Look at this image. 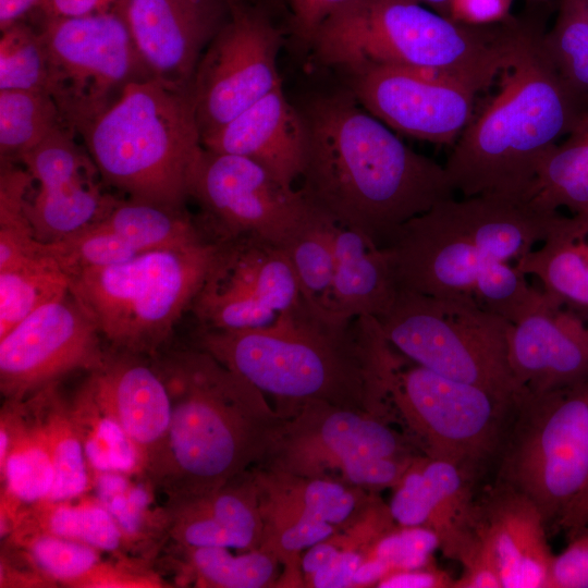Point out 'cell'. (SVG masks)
<instances>
[{
	"instance_id": "22",
	"label": "cell",
	"mask_w": 588,
	"mask_h": 588,
	"mask_svg": "<svg viewBox=\"0 0 588 588\" xmlns=\"http://www.w3.org/2000/svg\"><path fill=\"white\" fill-rule=\"evenodd\" d=\"M547 528L529 498L495 481L475 500L469 538L462 553L474 551L487 561L502 588H548L554 555Z\"/></svg>"
},
{
	"instance_id": "45",
	"label": "cell",
	"mask_w": 588,
	"mask_h": 588,
	"mask_svg": "<svg viewBox=\"0 0 588 588\" xmlns=\"http://www.w3.org/2000/svg\"><path fill=\"white\" fill-rule=\"evenodd\" d=\"M439 548L440 539L432 530L395 524L370 546L366 558L383 561L392 573L433 563L432 553Z\"/></svg>"
},
{
	"instance_id": "54",
	"label": "cell",
	"mask_w": 588,
	"mask_h": 588,
	"mask_svg": "<svg viewBox=\"0 0 588 588\" xmlns=\"http://www.w3.org/2000/svg\"><path fill=\"white\" fill-rule=\"evenodd\" d=\"M555 525L566 531L569 540L588 527V482L563 512Z\"/></svg>"
},
{
	"instance_id": "48",
	"label": "cell",
	"mask_w": 588,
	"mask_h": 588,
	"mask_svg": "<svg viewBox=\"0 0 588 588\" xmlns=\"http://www.w3.org/2000/svg\"><path fill=\"white\" fill-rule=\"evenodd\" d=\"M1 588H54L57 585L41 574L16 547L1 541Z\"/></svg>"
},
{
	"instance_id": "12",
	"label": "cell",
	"mask_w": 588,
	"mask_h": 588,
	"mask_svg": "<svg viewBox=\"0 0 588 588\" xmlns=\"http://www.w3.org/2000/svg\"><path fill=\"white\" fill-rule=\"evenodd\" d=\"M407 362L390 344L380 376L411 440L424 455L453 463L476 479L495 461L516 402Z\"/></svg>"
},
{
	"instance_id": "37",
	"label": "cell",
	"mask_w": 588,
	"mask_h": 588,
	"mask_svg": "<svg viewBox=\"0 0 588 588\" xmlns=\"http://www.w3.org/2000/svg\"><path fill=\"white\" fill-rule=\"evenodd\" d=\"M530 199L551 211L588 213V109L543 159Z\"/></svg>"
},
{
	"instance_id": "30",
	"label": "cell",
	"mask_w": 588,
	"mask_h": 588,
	"mask_svg": "<svg viewBox=\"0 0 588 588\" xmlns=\"http://www.w3.org/2000/svg\"><path fill=\"white\" fill-rule=\"evenodd\" d=\"M539 279L542 291L588 317V213L562 215L549 236L514 265Z\"/></svg>"
},
{
	"instance_id": "23",
	"label": "cell",
	"mask_w": 588,
	"mask_h": 588,
	"mask_svg": "<svg viewBox=\"0 0 588 588\" xmlns=\"http://www.w3.org/2000/svg\"><path fill=\"white\" fill-rule=\"evenodd\" d=\"M544 295L536 309L512 323L509 333L513 372L535 393L588 380L587 320Z\"/></svg>"
},
{
	"instance_id": "36",
	"label": "cell",
	"mask_w": 588,
	"mask_h": 588,
	"mask_svg": "<svg viewBox=\"0 0 588 588\" xmlns=\"http://www.w3.org/2000/svg\"><path fill=\"white\" fill-rule=\"evenodd\" d=\"M66 399L90 476L103 471L145 474L137 449L100 405L88 377Z\"/></svg>"
},
{
	"instance_id": "34",
	"label": "cell",
	"mask_w": 588,
	"mask_h": 588,
	"mask_svg": "<svg viewBox=\"0 0 588 588\" xmlns=\"http://www.w3.org/2000/svg\"><path fill=\"white\" fill-rule=\"evenodd\" d=\"M15 526L78 541L115 558H134L111 514L89 492L72 499L33 503L20 513Z\"/></svg>"
},
{
	"instance_id": "43",
	"label": "cell",
	"mask_w": 588,
	"mask_h": 588,
	"mask_svg": "<svg viewBox=\"0 0 588 588\" xmlns=\"http://www.w3.org/2000/svg\"><path fill=\"white\" fill-rule=\"evenodd\" d=\"M48 56L40 29L22 20L1 30L0 90L48 93Z\"/></svg>"
},
{
	"instance_id": "21",
	"label": "cell",
	"mask_w": 588,
	"mask_h": 588,
	"mask_svg": "<svg viewBox=\"0 0 588 588\" xmlns=\"http://www.w3.org/2000/svg\"><path fill=\"white\" fill-rule=\"evenodd\" d=\"M134 42L166 86L189 91L197 64L230 15L225 0H121Z\"/></svg>"
},
{
	"instance_id": "10",
	"label": "cell",
	"mask_w": 588,
	"mask_h": 588,
	"mask_svg": "<svg viewBox=\"0 0 588 588\" xmlns=\"http://www.w3.org/2000/svg\"><path fill=\"white\" fill-rule=\"evenodd\" d=\"M384 416L388 413L305 403L281 417L260 461L262 469L363 489L394 488L412 464L408 456L418 454L411 438Z\"/></svg>"
},
{
	"instance_id": "13",
	"label": "cell",
	"mask_w": 588,
	"mask_h": 588,
	"mask_svg": "<svg viewBox=\"0 0 588 588\" xmlns=\"http://www.w3.org/2000/svg\"><path fill=\"white\" fill-rule=\"evenodd\" d=\"M39 29L48 56V93L64 125L77 135L128 85L155 78L117 4L87 15L42 17Z\"/></svg>"
},
{
	"instance_id": "32",
	"label": "cell",
	"mask_w": 588,
	"mask_h": 588,
	"mask_svg": "<svg viewBox=\"0 0 588 588\" xmlns=\"http://www.w3.org/2000/svg\"><path fill=\"white\" fill-rule=\"evenodd\" d=\"M93 491L115 520L132 556L155 565L168 543L169 514L146 474L117 471L91 475Z\"/></svg>"
},
{
	"instance_id": "39",
	"label": "cell",
	"mask_w": 588,
	"mask_h": 588,
	"mask_svg": "<svg viewBox=\"0 0 588 588\" xmlns=\"http://www.w3.org/2000/svg\"><path fill=\"white\" fill-rule=\"evenodd\" d=\"M61 126L65 125L56 101L48 93L1 89V164L21 162L24 155Z\"/></svg>"
},
{
	"instance_id": "11",
	"label": "cell",
	"mask_w": 588,
	"mask_h": 588,
	"mask_svg": "<svg viewBox=\"0 0 588 588\" xmlns=\"http://www.w3.org/2000/svg\"><path fill=\"white\" fill-rule=\"evenodd\" d=\"M495 481L529 498L547 526L588 482V380L516 402L498 455Z\"/></svg>"
},
{
	"instance_id": "5",
	"label": "cell",
	"mask_w": 588,
	"mask_h": 588,
	"mask_svg": "<svg viewBox=\"0 0 588 588\" xmlns=\"http://www.w3.org/2000/svg\"><path fill=\"white\" fill-rule=\"evenodd\" d=\"M561 217L531 199L453 197L403 223L382 248L397 290L474 299L491 270L541 244Z\"/></svg>"
},
{
	"instance_id": "46",
	"label": "cell",
	"mask_w": 588,
	"mask_h": 588,
	"mask_svg": "<svg viewBox=\"0 0 588 588\" xmlns=\"http://www.w3.org/2000/svg\"><path fill=\"white\" fill-rule=\"evenodd\" d=\"M155 565L135 558L101 560L71 588H169Z\"/></svg>"
},
{
	"instance_id": "60",
	"label": "cell",
	"mask_w": 588,
	"mask_h": 588,
	"mask_svg": "<svg viewBox=\"0 0 588 588\" xmlns=\"http://www.w3.org/2000/svg\"><path fill=\"white\" fill-rule=\"evenodd\" d=\"M225 1L229 3V5H232V4H234V3L238 2V1H242V0H225Z\"/></svg>"
},
{
	"instance_id": "47",
	"label": "cell",
	"mask_w": 588,
	"mask_h": 588,
	"mask_svg": "<svg viewBox=\"0 0 588 588\" xmlns=\"http://www.w3.org/2000/svg\"><path fill=\"white\" fill-rule=\"evenodd\" d=\"M548 588H588V536L569 540L560 554L554 555Z\"/></svg>"
},
{
	"instance_id": "33",
	"label": "cell",
	"mask_w": 588,
	"mask_h": 588,
	"mask_svg": "<svg viewBox=\"0 0 588 588\" xmlns=\"http://www.w3.org/2000/svg\"><path fill=\"white\" fill-rule=\"evenodd\" d=\"M59 383L49 384L24 400L42 431L53 462L54 483L46 499L49 501L72 499L93 490L82 441Z\"/></svg>"
},
{
	"instance_id": "38",
	"label": "cell",
	"mask_w": 588,
	"mask_h": 588,
	"mask_svg": "<svg viewBox=\"0 0 588 588\" xmlns=\"http://www.w3.org/2000/svg\"><path fill=\"white\" fill-rule=\"evenodd\" d=\"M69 292L70 277L48 244L45 254L0 268V338L33 311Z\"/></svg>"
},
{
	"instance_id": "59",
	"label": "cell",
	"mask_w": 588,
	"mask_h": 588,
	"mask_svg": "<svg viewBox=\"0 0 588 588\" xmlns=\"http://www.w3.org/2000/svg\"><path fill=\"white\" fill-rule=\"evenodd\" d=\"M261 4H264L266 8L270 7L273 9H277L281 5L282 0H259Z\"/></svg>"
},
{
	"instance_id": "27",
	"label": "cell",
	"mask_w": 588,
	"mask_h": 588,
	"mask_svg": "<svg viewBox=\"0 0 588 588\" xmlns=\"http://www.w3.org/2000/svg\"><path fill=\"white\" fill-rule=\"evenodd\" d=\"M164 504L168 542L245 551L261 547L264 519L254 473L247 470L216 490Z\"/></svg>"
},
{
	"instance_id": "25",
	"label": "cell",
	"mask_w": 588,
	"mask_h": 588,
	"mask_svg": "<svg viewBox=\"0 0 588 588\" xmlns=\"http://www.w3.org/2000/svg\"><path fill=\"white\" fill-rule=\"evenodd\" d=\"M475 481L453 463L419 454L394 487L390 514L397 525L436 532L445 556L457 561L469 538Z\"/></svg>"
},
{
	"instance_id": "1",
	"label": "cell",
	"mask_w": 588,
	"mask_h": 588,
	"mask_svg": "<svg viewBox=\"0 0 588 588\" xmlns=\"http://www.w3.org/2000/svg\"><path fill=\"white\" fill-rule=\"evenodd\" d=\"M298 109L306 134L299 189L336 224L383 247L403 223L453 198L445 168L406 146L350 89Z\"/></svg>"
},
{
	"instance_id": "6",
	"label": "cell",
	"mask_w": 588,
	"mask_h": 588,
	"mask_svg": "<svg viewBox=\"0 0 588 588\" xmlns=\"http://www.w3.org/2000/svg\"><path fill=\"white\" fill-rule=\"evenodd\" d=\"M515 20L471 26L417 0H347L316 33V59L343 72L372 63L431 71L476 93L495 81L506 60Z\"/></svg>"
},
{
	"instance_id": "7",
	"label": "cell",
	"mask_w": 588,
	"mask_h": 588,
	"mask_svg": "<svg viewBox=\"0 0 588 588\" xmlns=\"http://www.w3.org/2000/svg\"><path fill=\"white\" fill-rule=\"evenodd\" d=\"M78 135L107 185L131 198L185 208L203 148L189 91L156 78L133 83Z\"/></svg>"
},
{
	"instance_id": "51",
	"label": "cell",
	"mask_w": 588,
	"mask_h": 588,
	"mask_svg": "<svg viewBox=\"0 0 588 588\" xmlns=\"http://www.w3.org/2000/svg\"><path fill=\"white\" fill-rule=\"evenodd\" d=\"M513 0H450V19L471 26H488L504 22Z\"/></svg>"
},
{
	"instance_id": "16",
	"label": "cell",
	"mask_w": 588,
	"mask_h": 588,
	"mask_svg": "<svg viewBox=\"0 0 588 588\" xmlns=\"http://www.w3.org/2000/svg\"><path fill=\"white\" fill-rule=\"evenodd\" d=\"M301 299L284 247L243 236L220 240L215 262L189 310L200 329H259Z\"/></svg>"
},
{
	"instance_id": "20",
	"label": "cell",
	"mask_w": 588,
	"mask_h": 588,
	"mask_svg": "<svg viewBox=\"0 0 588 588\" xmlns=\"http://www.w3.org/2000/svg\"><path fill=\"white\" fill-rule=\"evenodd\" d=\"M66 126L50 133L21 160L37 181L27 213L36 237L59 241L101 220L117 203L97 180L99 171Z\"/></svg>"
},
{
	"instance_id": "19",
	"label": "cell",
	"mask_w": 588,
	"mask_h": 588,
	"mask_svg": "<svg viewBox=\"0 0 588 588\" xmlns=\"http://www.w3.org/2000/svg\"><path fill=\"white\" fill-rule=\"evenodd\" d=\"M264 519L260 549L294 564L298 553L354 525L376 502L363 488L267 469L254 473Z\"/></svg>"
},
{
	"instance_id": "57",
	"label": "cell",
	"mask_w": 588,
	"mask_h": 588,
	"mask_svg": "<svg viewBox=\"0 0 588 588\" xmlns=\"http://www.w3.org/2000/svg\"><path fill=\"white\" fill-rule=\"evenodd\" d=\"M390 573V567L383 561L376 558H366L353 576L352 587H365L377 584Z\"/></svg>"
},
{
	"instance_id": "55",
	"label": "cell",
	"mask_w": 588,
	"mask_h": 588,
	"mask_svg": "<svg viewBox=\"0 0 588 588\" xmlns=\"http://www.w3.org/2000/svg\"><path fill=\"white\" fill-rule=\"evenodd\" d=\"M330 539L331 538L311 546L301 559V568L305 574V577L315 574L332 563L343 550L344 544L340 541L334 542Z\"/></svg>"
},
{
	"instance_id": "24",
	"label": "cell",
	"mask_w": 588,
	"mask_h": 588,
	"mask_svg": "<svg viewBox=\"0 0 588 588\" xmlns=\"http://www.w3.org/2000/svg\"><path fill=\"white\" fill-rule=\"evenodd\" d=\"M87 373L98 402L131 439L147 474L171 420L169 392L151 356L109 347L102 364Z\"/></svg>"
},
{
	"instance_id": "28",
	"label": "cell",
	"mask_w": 588,
	"mask_h": 588,
	"mask_svg": "<svg viewBox=\"0 0 588 588\" xmlns=\"http://www.w3.org/2000/svg\"><path fill=\"white\" fill-rule=\"evenodd\" d=\"M0 537L20 513L46 500L54 483L52 457L24 400H3L0 411Z\"/></svg>"
},
{
	"instance_id": "41",
	"label": "cell",
	"mask_w": 588,
	"mask_h": 588,
	"mask_svg": "<svg viewBox=\"0 0 588 588\" xmlns=\"http://www.w3.org/2000/svg\"><path fill=\"white\" fill-rule=\"evenodd\" d=\"M1 541L20 549L57 587L71 588L102 560V552L94 547L21 526L13 527Z\"/></svg>"
},
{
	"instance_id": "15",
	"label": "cell",
	"mask_w": 588,
	"mask_h": 588,
	"mask_svg": "<svg viewBox=\"0 0 588 588\" xmlns=\"http://www.w3.org/2000/svg\"><path fill=\"white\" fill-rule=\"evenodd\" d=\"M200 222L219 240L254 236L284 247L308 218L301 189L286 186L259 163L201 148L188 179Z\"/></svg>"
},
{
	"instance_id": "14",
	"label": "cell",
	"mask_w": 588,
	"mask_h": 588,
	"mask_svg": "<svg viewBox=\"0 0 588 588\" xmlns=\"http://www.w3.org/2000/svg\"><path fill=\"white\" fill-rule=\"evenodd\" d=\"M281 44L282 34L264 4L242 0L230 5L189 86L200 139L282 85Z\"/></svg>"
},
{
	"instance_id": "44",
	"label": "cell",
	"mask_w": 588,
	"mask_h": 588,
	"mask_svg": "<svg viewBox=\"0 0 588 588\" xmlns=\"http://www.w3.org/2000/svg\"><path fill=\"white\" fill-rule=\"evenodd\" d=\"M47 244L70 278L83 270L121 264L140 254L98 223Z\"/></svg>"
},
{
	"instance_id": "26",
	"label": "cell",
	"mask_w": 588,
	"mask_h": 588,
	"mask_svg": "<svg viewBox=\"0 0 588 588\" xmlns=\"http://www.w3.org/2000/svg\"><path fill=\"white\" fill-rule=\"evenodd\" d=\"M205 149L248 158L286 186L301 177L306 134L282 85L201 139Z\"/></svg>"
},
{
	"instance_id": "42",
	"label": "cell",
	"mask_w": 588,
	"mask_h": 588,
	"mask_svg": "<svg viewBox=\"0 0 588 588\" xmlns=\"http://www.w3.org/2000/svg\"><path fill=\"white\" fill-rule=\"evenodd\" d=\"M542 42L563 79L588 99V0H560L556 20Z\"/></svg>"
},
{
	"instance_id": "50",
	"label": "cell",
	"mask_w": 588,
	"mask_h": 588,
	"mask_svg": "<svg viewBox=\"0 0 588 588\" xmlns=\"http://www.w3.org/2000/svg\"><path fill=\"white\" fill-rule=\"evenodd\" d=\"M369 546L365 543L346 542L336 559L305 578L307 587L344 588L352 587L353 576L357 567L367 556Z\"/></svg>"
},
{
	"instance_id": "2",
	"label": "cell",
	"mask_w": 588,
	"mask_h": 588,
	"mask_svg": "<svg viewBox=\"0 0 588 588\" xmlns=\"http://www.w3.org/2000/svg\"><path fill=\"white\" fill-rule=\"evenodd\" d=\"M376 318L343 320L303 297L270 326L199 329L195 346L275 399L284 416L308 402L388 413Z\"/></svg>"
},
{
	"instance_id": "4",
	"label": "cell",
	"mask_w": 588,
	"mask_h": 588,
	"mask_svg": "<svg viewBox=\"0 0 588 588\" xmlns=\"http://www.w3.org/2000/svg\"><path fill=\"white\" fill-rule=\"evenodd\" d=\"M151 358L171 420L146 475L166 502L216 490L260 463L281 419L262 392L196 346L164 347Z\"/></svg>"
},
{
	"instance_id": "3",
	"label": "cell",
	"mask_w": 588,
	"mask_h": 588,
	"mask_svg": "<svg viewBox=\"0 0 588 588\" xmlns=\"http://www.w3.org/2000/svg\"><path fill=\"white\" fill-rule=\"evenodd\" d=\"M539 22L520 19L498 93L473 117L444 166L464 197L530 199L546 156L588 109L548 57Z\"/></svg>"
},
{
	"instance_id": "29",
	"label": "cell",
	"mask_w": 588,
	"mask_h": 588,
	"mask_svg": "<svg viewBox=\"0 0 588 588\" xmlns=\"http://www.w3.org/2000/svg\"><path fill=\"white\" fill-rule=\"evenodd\" d=\"M397 293L387 253L358 231L336 224L329 311L343 319H378Z\"/></svg>"
},
{
	"instance_id": "61",
	"label": "cell",
	"mask_w": 588,
	"mask_h": 588,
	"mask_svg": "<svg viewBox=\"0 0 588 588\" xmlns=\"http://www.w3.org/2000/svg\"><path fill=\"white\" fill-rule=\"evenodd\" d=\"M581 534H585V535L588 536V527H587L586 529H584L579 535H581ZM574 538H575V537H574Z\"/></svg>"
},
{
	"instance_id": "53",
	"label": "cell",
	"mask_w": 588,
	"mask_h": 588,
	"mask_svg": "<svg viewBox=\"0 0 588 588\" xmlns=\"http://www.w3.org/2000/svg\"><path fill=\"white\" fill-rule=\"evenodd\" d=\"M111 0H41L39 13L45 19L81 16L110 10Z\"/></svg>"
},
{
	"instance_id": "9",
	"label": "cell",
	"mask_w": 588,
	"mask_h": 588,
	"mask_svg": "<svg viewBox=\"0 0 588 588\" xmlns=\"http://www.w3.org/2000/svg\"><path fill=\"white\" fill-rule=\"evenodd\" d=\"M403 356L446 378L515 403L526 390L509 358L512 322L466 297H433L397 290L377 319Z\"/></svg>"
},
{
	"instance_id": "31",
	"label": "cell",
	"mask_w": 588,
	"mask_h": 588,
	"mask_svg": "<svg viewBox=\"0 0 588 588\" xmlns=\"http://www.w3.org/2000/svg\"><path fill=\"white\" fill-rule=\"evenodd\" d=\"M279 558L257 549L235 555L223 547H188L168 542L156 569L172 577L173 587L195 584L215 588H262L275 584Z\"/></svg>"
},
{
	"instance_id": "35",
	"label": "cell",
	"mask_w": 588,
	"mask_h": 588,
	"mask_svg": "<svg viewBox=\"0 0 588 588\" xmlns=\"http://www.w3.org/2000/svg\"><path fill=\"white\" fill-rule=\"evenodd\" d=\"M96 223L113 232L136 252L180 247L197 242L209 231L194 220L186 208L128 197L118 199Z\"/></svg>"
},
{
	"instance_id": "40",
	"label": "cell",
	"mask_w": 588,
	"mask_h": 588,
	"mask_svg": "<svg viewBox=\"0 0 588 588\" xmlns=\"http://www.w3.org/2000/svg\"><path fill=\"white\" fill-rule=\"evenodd\" d=\"M335 228V222L311 207L306 221L284 246L302 297L329 314Z\"/></svg>"
},
{
	"instance_id": "18",
	"label": "cell",
	"mask_w": 588,
	"mask_h": 588,
	"mask_svg": "<svg viewBox=\"0 0 588 588\" xmlns=\"http://www.w3.org/2000/svg\"><path fill=\"white\" fill-rule=\"evenodd\" d=\"M344 73L347 89L369 113L412 138L454 144L474 117L477 93L454 78L380 63Z\"/></svg>"
},
{
	"instance_id": "49",
	"label": "cell",
	"mask_w": 588,
	"mask_h": 588,
	"mask_svg": "<svg viewBox=\"0 0 588 588\" xmlns=\"http://www.w3.org/2000/svg\"><path fill=\"white\" fill-rule=\"evenodd\" d=\"M347 0H287L290 29L302 46L310 47L322 23Z\"/></svg>"
},
{
	"instance_id": "17",
	"label": "cell",
	"mask_w": 588,
	"mask_h": 588,
	"mask_svg": "<svg viewBox=\"0 0 588 588\" xmlns=\"http://www.w3.org/2000/svg\"><path fill=\"white\" fill-rule=\"evenodd\" d=\"M108 348L71 292L24 318L0 338V391L22 401L75 371L98 368Z\"/></svg>"
},
{
	"instance_id": "56",
	"label": "cell",
	"mask_w": 588,
	"mask_h": 588,
	"mask_svg": "<svg viewBox=\"0 0 588 588\" xmlns=\"http://www.w3.org/2000/svg\"><path fill=\"white\" fill-rule=\"evenodd\" d=\"M41 0H0V29L3 30L33 10H39Z\"/></svg>"
},
{
	"instance_id": "52",
	"label": "cell",
	"mask_w": 588,
	"mask_h": 588,
	"mask_svg": "<svg viewBox=\"0 0 588 588\" xmlns=\"http://www.w3.org/2000/svg\"><path fill=\"white\" fill-rule=\"evenodd\" d=\"M455 579L433 563L415 569L396 571L377 583L380 588H453Z\"/></svg>"
},
{
	"instance_id": "58",
	"label": "cell",
	"mask_w": 588,
	"mask_h": 588,
	"mask_svg": "<svg viewBox=\"0 0 588 588\" xmlns=\"http://www.w3.org/2000/svg\"><path fill=\"white\" fill-rule=\"evenodd\" d=\"M434 12L450 19V0H417Z\"/></svg>"
},
{
	"instance_id": "8",
	"label": "cell",
	"mask_w": 588,
	"mask_h": 588,
	"mask_svg": "<svg viewBox=\"0 0 588 588\" xmlns=\"http://www.w3.org/2000/svg\"><path fill=\"white\" fill-rule=\"evenodd\" d=\"M220 247L208 235L180 247L144 252L70 278V292L110 348L152 356L201 289Z\"/></svg>"
}]
</instances>
